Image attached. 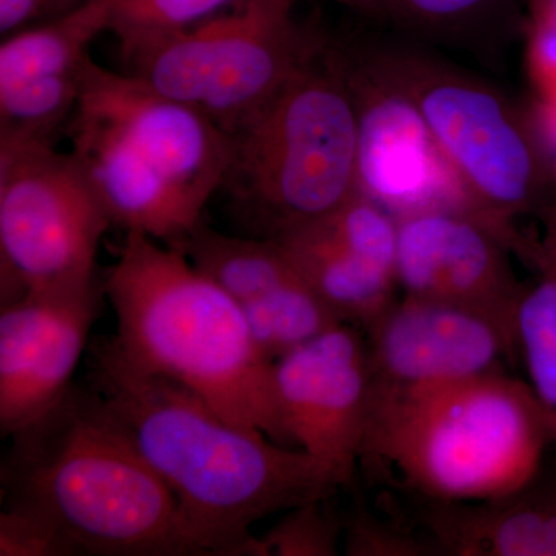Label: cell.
<instances>
[{"mask_svg":"<svg viewBox=\"0 0 556 556\" xmlns=\"http://www.w3.org/2000/svg\"><path fill=\"white\" fill-rule=\"evenodd\" d=\"M87 386L177 497L211 555L254 556L260 519L339 485L303 450L230 422L172 380L149 375L112 338L87 350Z\"/></svg>","mask_w":556,"mask_h":556,"instance_id":"6da1fadb","label":"cell"},{"mask_svg":"<svg viewBox=\"0 0 556 556\" xmlns=\"http://www.w3.org/2000/svg\"><path fill=\"white\" fill-rule=\"evenodd\" d=\"M11 438L3 492L53 519L79 555H211L87 382Z\"/></svg>","mask_w":556,"mask_h":556,"instance_id":"7a4b0ae2","label":"cell"},{"mask_svg":"<svg viewBox=\"0 0 556 556\" xmlns=\"http://www.w3.org/2000/svg\"><path fill=\"white\" fill-rule=\"evenodd\" d=\"M104 291L118 328L113 342L130 364L192 391L230 422L289 445L274 362L260 353L239 303L181 249L127 232Z\"/></svg>","mask_w":556,"mask_h":556,"instance_id":"3957f363","label":"cell"},{"mask_svg":"<svg viewBox=\"0 0 556 556\" xmlns=\"http://www.w3.org/2000/svg\"><path fill=\"white\" fill-rule=\"evenodd\" d=\"M67 134L113 225L174 248L203 222L232 156L206 116L91 58Z\"/></svg>","mask_w":556,"mask_h":556,"instance_id":"277c9868","label":"cell"},{"mask_svg":"<svg viewBox=\"0 0 556 556\" xmlns=\"http://www.w3.org/2000/svg\"><path fill=\"white\" fill-rule=\"evenodd\" d=\"M548 441L547 409L501 371L415 386L372 379L361 459H382L442 503H493L533 481Z\"/></svg>","mask_w":556,"mask_h":556,"instance_id":"5b68a950","label":"cell"},{"mask_svg":"<svg viewBox=\"0 0 556 556\" xmlns=\"http://www.w3.org/2000/svg\"><path fill=\"white\" fill-rule=\"evenodd\" d=\"M229 138L223 189L262 239L327 217L356 195V108L328 35Z\"/></svg>","mask_w":556,"mask_h":556,"instance_id":"8992f818","label":"cell"},{"mask_svg":"<svg viewBox=\"0 0 556 556\" xmlns=\"http://www.w3.org/2000/svg\"><path fill=\"white\" fill-rule=\"evenodd\" d=\"M427 123L484 222L521 247L514 222L554 211V189L526 105L415 43H371Z\"/></svg>","mask_w":556,"mask_h":556,"instance_id":"52a82bcc","label":"cell"},{"mask_svg":"<svg viewBox=\"0 0 556 556\" xmlns=\"http://www.w3.org/2000/svg\"><path fill=\"white\" fill-rule=\"evenodd\" d=\"M295 0H247L123 61L127 75L211 119L228 137L277 93L325 35Z\"/></svg>","mask_w":556,"mask_h":556,"instance_id":"ba28073f","label":"cell"},{"mask_svg":"<svg viewBox=\"0 0 556 556\" xmlns=\"http://www.w3.org/2000/svg\"><path fill=\"white\" fill-rule=\"evenodd\" d=\"M72 152L0 139V302L56 298L97 287L112 226Z\"/></svg>","mask_w":556,"mask_h":556,"instance_id":"9c48e42d","label":"cell"},{"mask_svg":"<svg viewBox=\"0 0 556 556\" xmlns=\"http://www.w3.org/2000/svg\"><path fill=\"white\" fill-rule=\"evenodd\" d=\"M357 115V190L401 219L428 211L479 215L419 109L371 43L331 39Z\"/></svg>","mask_w":556,"mask_h":556,"instance_id":"30bf717a","label":"cell"},{"mask_svg":"<svg viewBox=\"0 0 556 556\" xmlns=\"http://www.w3.org/2000/svg\"><path fill=\"white\" fill-rule=\"evenodd\" d=\"M274 388L285 434L345 484L361 459L372 372L354 325L339 324L277 358Z\"/></svg>","mask_w":556,"mask_h":556,"instance_id":"8fae6325","label":"cell"},{"mask_svg":"<svg viewBox=\"0 0 556 556\" xmlns=\"http://www.w3.org/2000/svg\"><path fill=\"white\" fill-rule=\"evenodd\" d=\"M397 287L408 298L481 311L515 327L522 289L510 243L485 222L457 211H428L397 219Z\"/></svg>","mask_w":556,"mask_h":556,"instance_id":"7c38bea8","label":"cell"},{"mask_svg":"<svg viewBox=\"0 0 556 556\" xmlns=\"http://www.w3.org/2000/svg\"><path fill=\"white\" fill-rule=\"evenodd\" d=\"M113 0H87L0 47V139L54 144L78 102L90 46L109 30Z\"/></svg>","mask_w":556,"mask_h":556,"instance_id":"4fadbf2b","label":"cell"},{"mask_svg":"<svg viewBox=\"0 0 556 556\" xmlns=\"http://www.w3.org/2000/svg\"><path fill=\"white\" fill-rule=\"evenodd\" d=\"M104 285L72 295L22 298L0 309V431L11 438L73 386L89 350Z\"/></svg>","mask_w":556,"mask_h":556,"instance_id":"5bb4252c","label":"cell"},{"mask_svg":"<svg viewBox=\"0 0 556 556\" xmlns=\"http://www.w3.org/2000/svg\"><path fill=\"white\" fill-rule=\"evenodd\" d=\"M369 329V364L379 382L415 386L501 371L518 350L515 327L481 311L408 298Z\"/></svg>","mask_w":556,"mask_h":556,"instance_id":"9a60e30c","label":"cell"},{"mask_svg":"<svg viewBox=\"0 0 556 556\" xmlns=\"http://www.w3.org/2000/svg\"><path fill=\"white\" fill-rule=\"evenodd\" d=\"M273 240L343 324L369 328L393 305L396 274L358 249L332 212Z\"/></svg>","mask_w":556,"mask_h":556,"instance_id":"2e32d148","label":"cell"},{"mask_svg":"<svg viewBox=\"0 0 556 556\" xmlns=\"http://www.w3.org/2000/svg\"><path fill=\"white\" fill-rule=\"evenodd\" d=\"M437 530L460 555L556 556V501L438 519Z\"/></svg>","mask_w":556,"mask_h":556,"instance_id":"e0dca14e","label":"cell"},{"mask_svg":"<svg viewBox=\"0 0 556 556\" xmlns=\"http://www.w3.org/2000/svg\"><path fill=\"white\" fill-rule=\"evenodd\" d=\"M240 308L255 345L270 362L343 324L300 274L241 303Z\"/></svg>","mask_w":556,"mask_h":556,"instance_id":"ac0fdd59","label":"cell"},{"mask_svg":"<svg viewBox=\"0 0 556 556\" xmlns=\"http://www.w3.org/2000/svg\"><path fill=\"white\" fill-rule=\"evenodd\" d=\"M540 280L525 289L515 309V334L530 388L548 412H556V215L547 219Z\"/></svg>","mask_w":556,"mask_h":556,"instance_id":"d6986e66","label":"cell"},{"mask_svg":"<svg viewBox=\"0 0 556 556\" xmlns=\"http://www.w3.org/2000/svg\"><path fill=\"white\" fill-rule=\"evenodd\" d=\"M247 0H113L109 30L129 60Z\"/></svg>","mask_w":556,"mask_h":556,"instance_id":"ffe728a7","label":"cell"},{"mask_svg":"<svg viewBox=\"0 0 556 556\" xmlns=\"http://www.w3.org/2000/svg\"><path fill=\"white\" fill-rule=\"evenodd\" d=\"M500 0H372L368 16L426 42L466 39Z\"/></svg>","mask_w":556,"mask_h":556,"instance_id":"44dd1931","label":"cell"},{"mask_svg":"<svg viewBox=\"0 0 556 556\" xmlns=\"http://www.w3.org/2000/svg\"><path fill=\"white\" fill-rule=\"evenodd\" d=\"M325 500H313L289 508L287 517L265 536L255 538L254 556L336 555L340 525L321 506Z\"/></svg>","mask_w":556,"mask_h":556,"instance_id":"7402d4cb","label":"cell"},{"mask_svg":"<svg viewBox=\"0 0 556 556\" xmlns=\"http://www.w3.org/2000/svg\"><path fill=\"white\" fill-rule=\"evenodd\" d=\"M78 548L38 508L9 501L0 514V556H72Z\"/></svg>","mask_w":556,"mask_h":556,"instance_id":"603a6c76","label":"cell"},{"mask_svg":"<svg viewBox=\"0 0 556 556\" xmlns=\"http://www.w3.org/2000/svg\"><path fill=\"white\" fill-rule=\"evenodd\" d=\"M526 61L533 98L556 102V28L527 25Z\"/></svg>","mask_w":556,"mask_h":556,"instance_id":"cb8c5ba5","label":"cell"},{"mask_svg":"<svg viewBox=\"0 0 556 556\" xmlns=\"http://www.w3.org/2000/svg\"><path fill=\"white\" fill-rule=\"evenodd\" d=\"M87 0H0V33L3 36L56 20Z\"/></svg>","mask_w":556,"mask_h":556,"instance_id":"d4e9b609","label":"cell"},{"mask_svg":"<svg viewBox=\"0 0 556 556\" xmlns=\"http://www.w3.org/2000/svg\"><path fill=\"white\" fill-rule=\"evenodd\" d=\"M332 2L342 3V5L350 7V9L361 11V13H367L369 5L372 0H332Z\"/></svg>","mask_w":556,"mask_h":556,"instance_id":"484cf974","label":"cell"}]
</instances>
